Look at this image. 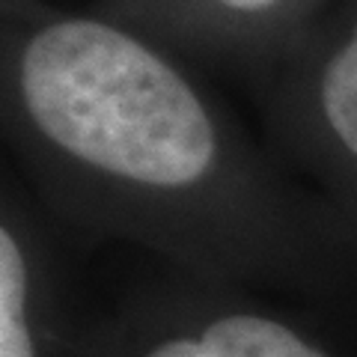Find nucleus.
I'll list each match as a JSON object with an SVG mask.
<instances>
[{"label": "nucleus", "mask_w": 357, "mask_h": 357, "mask_svg": "<svg viewBox=\"0 0 357 357\" xmlns=\"http://www.w3.org/2000/svg\"><path fill=\"white\" fill-rule=\"evenodd\" d=\"M0 36L6 143L66 238L131 244L218 286L357 307L337 220L191 60L102 9L45 0H3Z\"/></svg>", "instance_id": "f257e3e1"}, {"label": "nucleus", "mask_w": 357, "mask_h": 357, "mask_svg": "<svg viewBox=\"0 0 357 357\" xmlns=\"http://www.w3.org/2000/svg\"><path fill=\"white\" fill-rule=\"evenodd\" d=\"M259 84L277 149L337 220L357 268V0H333Z\"/></svg>", "instance_id": "7ed1b4c3"}, {"label": "nucleus", "mask_w": 357, "mask_h": 357, "mask_svg": "<svg viewBox=\"0 0 357 357\" xmlns=\"http://www.w3.org/2000/svg\"><path fill=\"white\" fill-rule=\"evenodd\" d=\"M75 357H340L268 295L185 274L89 307Z\"/></svg>", "instance_id": "f03ea898"}, {"label": "nucleus", "mask_w": 357, "mask_h": 357, "mask_svg": "<svg viewBox=\"0 0 357 357\" xmlns=\"http://www.w3.org/2000/svg\"><path fill=\"white\" fill-rule=\"evenodd\" d=\"M333 0H102V13L185 60L262 77L307 42Z\"/></svg>", "instance_id": "20e7f679"}, {"label": "nucleus", "mask_w": 357, "mask_h": 357, "mask_svg": "<svg viewBox=\"0 0 357 357\" xmlns=\"http://www.w3.org/2000/svg\"><path fill=\"white\" fill-rule=\"evenodd\" d=\"M89 307L75 298L60 227L24 185L0 206V357H75Z\"/></svg>", "instance_id": "39448f33"}]
</instances>
